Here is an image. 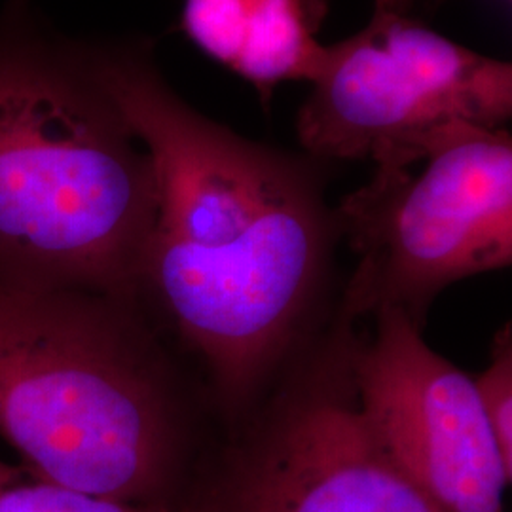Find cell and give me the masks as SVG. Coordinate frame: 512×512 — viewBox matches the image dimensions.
Listing matches in <instances>:
<instances>
[{
  "label": "cell",
  "instance_id": "1",
  "mask_svg": "<svg viewBox=\"0 0 512 512\" xmlns=\"http://www.w3.org/2000/svg\"><path fill=\"white\" fill-rule=\"evenodd\" d=\"M154 165L143 270L152 302L243 403L306 315L336 232L310 165L245 139L169 88L141 44L82 46Z\"/></svg>",
  "mask_w": 512,
  "mask_h": 512
},
{
  "label": "cell",
  "instance_id": "2",
  "mask_svg": "<svg viewBox=\"0 0 512 512\" xmlns=\"http://www.w3.org/2000/svg\"><path fill=\"white\" fill-rule=\"evenodd\" d=\"M27 2L0 23V281L143 302L154 165L82 46L46 42Z\"/></svg>",
  "mask_w": 512,
  "mask_h": 512
},
{
  "label": "cell",
  "instance_id": "3",
  "mask_svg": "<svg viewBox=\"0 0 512 512\" xmlns=\"http://www.w3.org/2000/svg\"><path fill=\"white\" fill-rule=\"evenodd\" d=\"M143 306L0 281V437L55 484L181 505L186 399Z\"/></svg>",
  "mask_w": 512,
  "mask_h": 512
},
{
  "label": "cell",
  "instance_id": "4",
  "mask_svg": "<svg viewBox=\"0 0 512 512\" xmlns=\"http://www.w3.org/2000/svg\"><path fill=\"white\" fill-rule=\"evenodd\" d=\"M418 167L376 169L332 211L357 255L349 319L397 308L421 329L440 291L511 266V133L456 129Z\"/></svg>",
  "mask_w": 512,
  "mask_h": 512
},
{
  "label": "cell",
  "instance_id": "5",
  "mask_svg": "<svg viewBox=\"0 0 512 512\" xmlns=\"http://www.w3.org/2000/svg\"><path fill=\"white\" fill-rule=\"evenodd\" d=\"M296 135L315 160L421 162L456 129L511 122L512 65L444 37L420 19L374 12L325 46Z\"/></svg>",
  "mask_w": 512,
  "mask_h": 512
},
{
  "label": "cell",
  "instance_id": "6",
  "mask_svg": "<svg viewBox=\"0 0 512 512\" xmlns=\"http://www.w3.org/2000/svg\"><path fill=\"white\" fill-rule=\"evenodd\" d=\"M374 317V336L351 355L349 378L376 437L440 511L505 512L512 469L475 382L429 348L404 311Z\"/></svg>",
  "mask_w": 512,
  "mask_h": 512
},
{
  "label": "cell",
  "instance_id": "7",
  "mask_svg": "<svg viewBox=\"0 0 512 512\" xmlns=\"http://www.w3.org/2000/svg\"><path fill=\"white\" fill-rule=\"evenodd\" d=\"M205 512H442L368 425L349 378L285 399Z\"/></svg>",
  "mask_w": 512,
  "mask_h": 512
},
{
  "label": "cell",
  "instance_id": "8",
  "mask_svg": "<svg viewBox=\"0 0 512 512\" xmlns=\"http://www.w3.org/2000/svg\"><path fill=\"white\" fill-rule=\"evenodd\" d=\"M329 6L330 0H184L181 29L270 107L279 86L313 80Z\"/></svg>",
  "mask_w": 512,
  "mask_h": 512
},
{
  "label": "cell",
  "instance_id": "9",
  "mask_svg": "<svg viewBox=\"0 0 512 512\" xmlns=\"http://www.w3.org/2000/svg\"><path fill=\"white\" fill-rule=\"evenodd\" d=\"M0 512H205L202 501L139 505L84 494L0 459Z\"/></svg>",
  "mask_w": 512,
  "mask_h": 512
},
{
  "label": "cell",
  "instance_id": "10",
  "mask_svg": "<svg viewBox=\"0 0 512 512\" xmlns=\"http://www.w3.org/2000/svg\"><path fill=\"white\" fill-rule=\"evenodd\" d=\"M497 448L512 469V332L511 323L495 334L488 368L473 380Z\"/></svg>",
  "mask_w": 512,
  "mask_h": 512
},
{
  "label": "cell",
  "instance_id": "11",
  "mask_svg": "<svg viewBox=\"0 0 512 512\" xmlns=\"http://www.w3.org/2000/svg\"><path fill=\"white\" fill-rule=\"evenodd\" d=\"M427 2H440V0H374V12L410 16L414 6L427 4Z\"/></svg>",
  "mask_w": 512,
  "mask_h": 512
}]
</instances>
